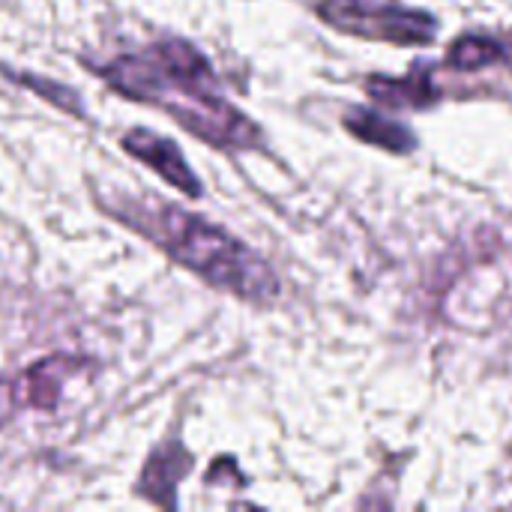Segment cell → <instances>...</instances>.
<instances>
[{"instance_id": "cell-1", "label": "cell", "mask_w": 512, "mask_h": 512, "mask_svg": "<svg viewBox=\"0 0 512 512\" xmlns=\"http://www.w3.org/2000/svg\"><path fill=\"white\" fill-rule=\"evenodd\" d=\"M93 72L120 96L168 111L210 147L237 153L261 150L264 135L219 90L210 60L186 39H159L135 54H120Z\"/></svg>"}, {"instance_id": "cell-2", "label": "cell", "mask_w": 512, "mask_h": 512, "mask_svg": "<svg viewBox=\"0 0 512 512\" xmlns=\"http://www.w3.org/2000/svg\"><path fill=\"white\" fill-rule=\"evenodd\" d=\"M99 207L219 291L255 303H267L279 294V279L261 255L189 210L162 204L156 195H99Z\"/></svg>"}, {"instance_id": "cell-3", "label": "cell", "mask_w": 512, "mask_h": 512, "mask_svg": "<svg viewBox=\"0 0 512 512\" xmlns=\"http://www.w3.org/2000/svg\"><path fill=\"white\" fill-rule=\"evenodd\" d=\"M318 15L342 33L396 45L432 42L438 30V21L429 12L378 0H318Z\"/></svg>"}, {"instance_id": "cell-4", "label": "cell", "mask_w": 512, "mask_h": 512, "mask_svg": "<svg viewBox=\"0 0 512 512\" xmlns=\"http://www.w3.org/2000/svg\"><path fill=\"white\" fill-rule=\"evenodd\" d=\"M120 144H123V150L132 159H138L147 168H153L177 192H183L189 198H198L204 192L201 180L195 177V171L189 168V162L183 159V153H180V147L174 141H168V138H162V135H156L150 129H132V132L123 135Z\"/></svg>"}, {"instance_id": "cell-5", "label": "cell", "mask_w": 512, "mask_h": 512, "mask_svg": "<svg viewBox=\"0 0 512 512\" xmlns=\"http://www.w3.org/2000/svg\"><path fill=\"white\" fill-rule=\"evenodd\" d=\"M78 360L72 357H48L24 369L9 387V399L15 408H54L60 402V390L66 378L75 372Z\"/></svg>"}, {"instance_id": "cell-6", "label": "cell", "mask_w": 512, "mask_h": 512, "mask_svg": "<svg viewBox=\"0 0 512 512\" xmlns=\"http://www.w3.org/2000/svg\"><path fill=\"white\" fill-rule=\"evenodd\" d=\"M189 465H192V459L180 444H165L144 465L138 492L144 498H150L153 504H159V507H174L177 504L174 501V486L186 477Z\"/></svg>"}, {"instance_id": "cell-7", "label": "cell", "mask_w": 512, "mask_h": 512, "mask_svg": "<svg viewBox=\"0 0 512 512\" xmlns=\"http://www.w3.org/2000/svg\"><path fill=\"white\" fill-rule=\"evenodd\" d=\"M345 126H348L357 138H363V141H369V144H378V147H387V150H393V153H408V150L417 147V138H414L405 126H399V123L381 117L378 111L357 108V111L345 114Z\"/></svg>"}, {"instance_id": "cell-8", "label": "cell", "mask_w": 512, "mask_h": 512, "mask_svg": "<svg viewBox=\"0 0 512 512\" xmlns=\"http://www.w3.org/2000/svg\"><path fill=\"white\" fill-rule=\"evenodd\" d=\"M512 45L504 39H492V36H462L453 42L450 54H447V66L450 69H483V66H495V63H510Z\"/></svg>"}, {"instance_id": "cell-9", "label": "cell", "mask_w": 512, "mask_h": 512, "mask_svg": "<svg viewBox=\"0 0 512 512\" xmlns=\"http://www.w3.org/2000/svg\"><path fill=\"white\" fill-rule=\"evenodd\" d=\"M12 78H15L18 84L30 87L33 93H39V96L51 99V105H57V108H63V111H75V114H81V108H78V105H81V102H78V96H75L72 90H66L63 84L45 81V78L27 75V72H12Z\"/></svg>"}]
</instances>
